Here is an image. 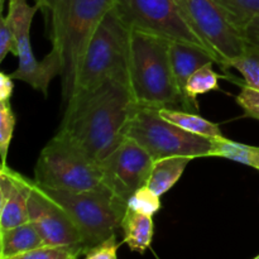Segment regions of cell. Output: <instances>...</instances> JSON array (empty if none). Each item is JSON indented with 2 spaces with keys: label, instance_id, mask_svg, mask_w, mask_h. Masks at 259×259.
<instances>
[{
  "label": "cell",
  "instance_id": "9c48e42d",
  "mask_svg": "<svg viewBox=\"0 0 259 259\" xmlns=\"http://www.w3.org/2000/svg\"><path fill=\"white\" fill-rule=\"evenodd\" d=\"M113 12L131 30L158 35L169 42L189 43L211 52L185 19L175 0H114Z\"/></svg>",
  "mask_w": 259,
  "mask_h": 259
},
{
  "label": "cell",
  "instance_id": "f546056e",
  "mask_svg": "<svg viewBox=\"0 0 259 259\" xmlns=\"http://www.w3.org/2000/svg\"><path fill=\"white\" fill-rule=\"evenodd\" d=\"M244 38L249 45L254 46L259 50V18H255L245 25Z\"/></svg>",
  "mask_w": 259,
  "mask_h": 259
},
{
  "label": "cell",
  "instance_id": "8fae6325",
  "mask_svg": "<svg viewBox=\"0 0 259 259\" xmlns=\"http://www.w3.org/2000/svg\"><path fill=\"white\" fill-rule=\"evenodd\" d=\"M151 154L131 138L124 141L100 162L104 186L124 201L146 186L153 167Z\"/></svg>",
  "mask_w": 259,
  "mask_h": 259
},
{
  "label": "cell",
  "instance_id": "ba28073f",
  "mask_svg": "<svg viewBox=\"0 0 259 259\" xmlns=\"http://www.w3.org/2000/svg\"><path fill=\"white\" fill-rule=\"evenodd\" d=\"M182 15L214 53L218 65L228 71L248 43L244 32L233 22L218 0H175Z\"/></svg>",
  "mask_w": 259,
  "mask_h": 259
},
{
  "label": "cell",
  "instance_id": "d4e9b609",
  "mask_svg": "<svg viewBox=\"0 0 259 259\" xmlns=\"http://www.w3.org/2000/svg\"><path fill=\"white\" fill-rule=\"evenodd\" d=\"M15 114L10 101H0V154L2 166H7V157L15 129Z\"/></svg>",
  "mask_w": 259,
  "mask_h": 259
},
{
  "label": "cell",
  "instance_id": "44dd1931",
  "mask_svg": "<svg viewBox=\"0 0 259 259\" xmlns=\"http://www.w3.org/2000/svg\"><path fill=\"white\" fill-rule=\"evenodd\" d=\"M230 68L239 71L245 86L259 91V50L257 47L248 43L244 52L232 61Z\"/></svg>",
  "mask_w": 259,
  "mask_h": 259
},
{
  "label": "cell",
  "instance_id": "d6986e66",
  "mask_svg": "<svg viewBox=\"0 0 259 259\" xmlns=\"http://www.w3.org/2000/svg\"><path fill=\"white\" fill-rule=\"evenodd\" d=\"M211 157L230 159L259 171V146L239 143L224 137V138L214 139Z\"/></svg>",
  "mask_w": 259,
  "mask_h": 259
},
{
  "label": "cell",
  "instance_id": "6da1fadb",
  "mask_svg": "<svg viewBox=\"0 0 259 259\" xmlns=\"http://www.w3.org/2000/svg\"><path fill=\"white\" fill-rule=\"evenodd\" d=\"M136 106L128 73L110 76L66 104L57 134L100 163L124 141V129Z\"/></svg>",
  "mask_w": 259,
  "mask_h": 259
},
{
  "label": "cell",
  "instance_id": "277c9868",
  "mask_svg": "<svg viewBox=\"0 0 259 259\" xmlns=\"http://www.w3.org/2000/svg\"><path fill=\"white\" fill-rule=\"evenodd\" d=\"M37 186L70 215L80 230L85 252L115 235L120 228L126 204L108 187L71 192Z\"/></svg>",
  "mask_w": 259,
  "mask_h": 259
},
{
  "label": "cell",
  "instance_id": "3957f363",
  "mask_svg": "<svg viewBox=\"0 0 259 259\" xmlns=\"http://www.w3.org/2000/svg\"><path fill=\"white\" fill-rule=\"evenodd\" d=\"M169 43L158 35L131 30L128 78L138 105L185 110L172 71Z\"/></svg>",
  "mask_w": 259,
  "mask_h": 259
},
{
  "label": "cell",
  "instance_id": "52a82bcc",
  "mask_svg": "<svg viewBox=\"0 0 259 259\" xmlns=\"http://www.w3.org/2000/svg\"><path fill=\"white\" fill-rule=\"evenodd\" d=\"M129 37L131 29L111 9L89 42L70 100L94 90L110 76L128 73Z\"/></svg>",
  "mask_w": 259,
  "mask_h": 259
},
{
  "label": "cell",
  "instance_id": "7a4b0ae2",
  "mask_svg": "<svg viewBox=\"0 0 259 259\" xmlns=\"http://www.w3.org/2000/svg\"><path fill=\"white\" fill-rule=\"evenodd\" d=\"M50 22L52 50L62 63L61 89L66 104L75 93L85 51L114 0H35Z\"/></svg>",
  "mask_w": 259,
  "mask_h": 259
},
{
  "label": "cell",
  "instance_id": "83f0119b",
  "mask_svg": "<svg viewBox=\"0 0 259 259\" xmlns=\"http://www.w3.org/2000/svg\"><path fill=\"white\" fill-rule=\"evenodd\" d=\"M119 243L116 242V234L106 239L105 242L90 248L83 253V259H118Z\"/></svg>",
  "mask_w": 259,
  "mask_h": 259
},
{
  "label": "cell",
  "instance_id": "4316f807",
  "mask_svg": "<svg viewBox=\"0 0 259 259\" xmlns=\"http://www.w3.org/2000/svg\"><path fill=\"white\" fill-rule=\"evenodd\" d=\"M237 103L244 111V116L259 120V91L243 85Z\"/></svg>",
  "mask_w": 259,
  "mask_h": 259
},
{
  "label": "cell",
  "instance_id": "ac0fdd59",
  "mask_svg": "<svg viewBox=\"0 0 259 259\" xmlns=\"http://www.w3.org/2000/svg\"><path fill=\"white\" fill-rule=\"evenodd\" d=\"M159 114L169 123L180 126L189 133L211 139L224 138V134H223L219 124L207 120L197 113L181 110V109L162 108L159 109Z\"/></svg>",
  "mask_w": 259,
  "mask_h": 259
},
{
  "label": "cell",
  "instance_id": "5b68a950",
  "mask_svg": "<svg viewBox=\"0 0 259 259\" xmlns=\"http://www.w3.org/2000/svg\"><path fill=\"white\" fill-rule=\"evenodd\" d=\"M124 137L143 147L154 161L168 157H211L214 148V139L189 133L169 123L162 118L159 108L138 104L126 123Z\"/></svg>",
  "mask_w": 259,
  "mask_h": 259
},
{
  "label": "cell",
  "instance_id": "ffe728a7",
  "mask_svg": "<svg viewBox=\"0 0 259 259\" xmlns=\"http://www.w3.org/2000/svg\"><path fill=\"white\" fill-rule=\"evenodd\" d=\"M219 73L212 70V62L202 66L197 71H195L189 78L186 85L187 98L192 103V105L199 111V103H197V96L204 95L210 91L219 90Z\"/></svg>",
  "mask_w": 259,
  "mask_h": 259
},
{
  "label": "cell",
  "instance_id": "4fadbf2b",
  "mask_svg": "<svg viewBox=\"0 0 259 259\" xmlns=\"http://www.w3.org/2000/svg\"><path fill=\"white\" fill-rule=\"evenodd\" d=\"M34 180L8 166L0 168V232L30 222L29 199Z\"/></svg>",
  "mask_w": 259,
  "mask_h": 259
},
{
  "label": "cell",
  "instance_id": "7c38bea8",
  "mask_svg": "<svg viewBox=\"0 0 259 259\" xmlns=\"http://www.w3.org/2000/svg\"><path fill=\"white\" fill-rule=\"evenodd\" d=\"M28 207L30 222L37 228L46 245H80L83 248L80 230L70 215L47 196L35 182Z\"/></svg>",
  "mask_w": 259,
  "mask_h": 259
},
{
  "label": "cell",
  "instance_id": "9a60e30c",
  "mask_svg": "<svg viewBox=\"0 0 259 259\" xmlns=\"http://www.w3.org/2000/svg\"><path fill=\"white\" fill-rule=\"evenodd\" d=\"M120 229L123 230V242L132 252L143 254L153 242L154 222L153 217L139 214L126 209L121 220Z\"/></svg>",
  "mask_w": 259,
  "mask_h": 259
},
{
  "label": "cell",
  "instance_id": "8992f818",
  "mask_svg": "<svg viewBox=\"0 0 259 259\" xmlns=\"http://www.w3.org/2000/svg\"><path fill=\"white\" fill-rule=\"evenodd\" d=\"M34 182L48 189L71 192L104 187L100 164L60 134H56L40 152Z\"/></svg>",
  "mask_w": 259,
  "mask_h": 259
},
{
  "label": "cell",
  "instance_id": "cb8c5ba5",
  "mask_svg": "<svg viewBox=\"0 0 259 259\" xmlns=\"http://www.w3.org/2000/svg\"><path fill=\"white\" fill-rule=\"evenodd\" d=\"M126 209L139 214L153 217L161 210V196L152 191L148 186L137 190L126 201Z\"/></svg>",
  "mask_w": 259,
  "mask_h": 259
},
{
  "label": "cell",
  "instance_id": "e0dca14e",
  "mask_svg": "<svg viewBox=\"0 0 259 259\" xmlns=\"http://www.w3.org/2000/svg\"><path fill=\"white\" fill-rule=\"evenodd\" d=\"M191 161L189 157H168L154 161L147 186L162 196L177 184Z\"/></svg>",
  "mask_w": 259,
  "mask_h": 259
},
{
  "label": "cell",
  "instance_id": "7402d4cb",
  "mask_svg": "<svg viewBox=\"0 0 259 259\" xmlns=\"http://www.w3.org/2000/svg\"><path fill=\"white\" fill-rule=\"evenodd\" d=\"M233 22L244 32L245 25L259 18V0H218Z\"/></svg>",
  "mask_w": 259,
  "mask_h": 259
},
{
  "label": "cell",
  "instance_id": "30bf717a",
  "mask_svg": "<svg viewBox=\"0 0 259 259\" xmlns=\"http://www.w3.org/2000/svg\"><path fill=\"white\" fill-rule=\"evenodd\" d=\"M5 0H0L2 8ZM9 10L8 18L14 27L18 43V67L10 73L13 80H19L28 83L47 95L48 86L56 76L62 75V63L56 51H51L42 61H38L33 53L30 45V25L39 5L28 4L27 0H8Z\"/></svg>",
  "mask_w": 259,
  "mask_h": 259
},
{
  "label": "cell",
  "instance_id": "2e32d148",
  "mask_svg": "<svg viewBox=\"0 0 259 259\" xmlns=\"http://www.w3.org/2000/svg\"><path fill=\"white\" fill-rule=\"evenodd\" d=\"M46 245L32 222L0 232V259L12 258Z\"/></svg>",
  "mask_w": 259,
  "mask_h": 259
},
{
  "label": "cell",
  "instance_id": "484cf974",
  "mask_svg": "<svg viewBox=\"0 0 259 259\" xmlns=\"http://www.w3.org/2000/svg\"><path fill=\"white\" fill-rule=\"evenodd\" d=\"M8 53L18 56V43L14 27L4 14L0 17V62L4 61Z\"/></svg>",
  "mask_w": 259,
  "mask_h": 259
},
{
  "label": "cell",
  "instance_id": "f1b7e54d",
  "mask_svg": "<svg viewBox=\"0 0 259 259\" xmlns=\"http://www.w3.org/2000/svg\"><path fill=\"white\" fill-rule=\"evenodd\" d=\"M14 91V82L10 73H0V101H10Z\"/></svg>",
  "mask_w": 259,
  "mask_h": 259
},
{
  "label": "cell",
  "instance_id": "4dcf8cb0",
  "mask_svg": "<svg viewBox=\"0 0 259 259\" xmlns=\"http://www.w3.org/2000/svg\"><path fill=\"white\" fill-rule=\"evenodd\" d=\"M253 259H259V254L257 255V257H254V258H253Z\"/></svg>",
  "mask_w": 259,
  "mask_h": 259
},
{
  "label": "cell",
  "instance_id": "5bb4252c",
  "mask_svg": "<svg viewBox=\"0 0 259 259\" xmlns=\"http://www.w3.org/2000/svg\"><path fill=\"white\" fill-rule=\"evenodd\" d=\"M169 58H171L172 71L176 78L177 86L184 98L185 110L199 113L190 99L187 98L186 85L192 73L207 63H217V58L207 50L189 43L171 42L169 43Z\"/></svg>",
  "mask_w": 259,
  "mask_h": 259
},
{
  "label": "cell",
  "instance_id": "603a6c76",
  "mask_svg": "<svg viewBox=\"0 0 259 259\" xmlns=\"http://www.w3.org/2000/svg\"><path fill=\"white\" fill-rule=\"evenodd\" d=\"M85 249L80 245H42L8 259H78Z\"/></svg>",
  "mask_w": 259,
  "mask_h": 259
}]
</instances>
